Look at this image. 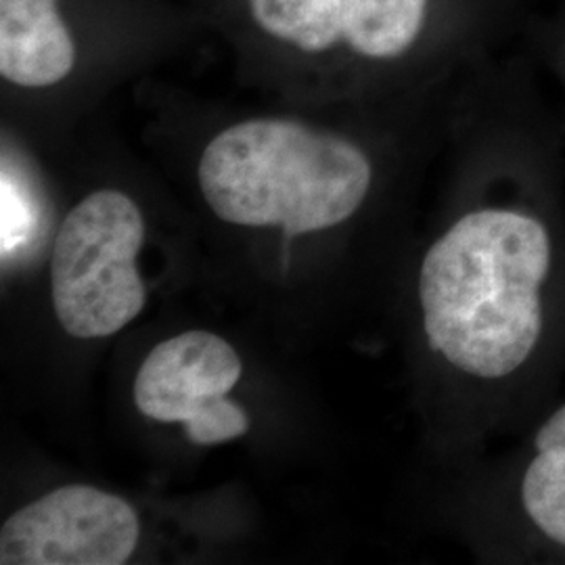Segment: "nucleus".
<instances>
[{
  "instance_id": "obj_1",
  "label": "nucleus",
  "mask_w": 565,
  "mask_h": 565,
  "mask_svg": "<svg viewBox=\"0 0 565 565\" xmlns=\"http://www.w3.org/2000/svg\"><path fill=\"white\" fill-rule=\"evenodd\" d=\"M524 46L486 65L461 198L415 275L425 359L467 445L515 438L565 377V126Z\"/></svg>"
},
{
  "instance_id": "obj_2",
  "label": "nucleus",
  "mask_w": 565,
  "mask_h": 565,
  "mask_svg": "<svg viewBox=\"0 0 565 565\" xmlns=\"http://www.w3.org/2000/svg\"><path fill=\"white\" fill-rule=\"evenodd\" d=\"M198 179L210 210L228 224L306 235L363 212L377 166L359 142L294 120H247L203 151Z\"/></svg>"
},
{
  "instance_id": "obj_3",
  "label": "nucleus",
  "mask_w": 565,
  "mask_h": 565,
  "mask_svg": "<svg viewBox=\"0 0 565 565\" xmlns=\"http://www.w3.org/2000/svg\"><path fill=\"white\" fill-rule=\"evenodd\" d=\"M142 243L141 210L120 191H95L70 210L51 260L53 308L67 335L102 340L141 315L147 303L137 268Z\"/></svg>"
},
{
  "instance_id": "obj_4",
  "label": "nucleus",
  "mask_w": 565,
  "mask_h": 565,
  "mask_svg": "<svg viewBox=\"0 0 565 565\" xmlns=\"http://www.w3.org/2000/svg\"><path fill=\"white\" fill-rule=\"evenodd\" d=\"M473 494V539L490 562L565 565V401L511 438Z\"/></svg>"
},
{
  "instance_id": "obj_5",
  "label": "nucleus",
  "mask_w": 565,
  "mask_h": 565,
  "mask_svg": "<svg viewBox=\"0 0 565 565\" xmlns=\"http://www.w3.org/2000/svg\"><path fill=\"white\" fill-rule=\"evenodd\" d=\"M237 350L210 331H186L158 343L135 380V404L147 419L182 424L193 445L231 443L249 419L226 396L242 380Z\"/></svg>"
},
{
  "instance_id": "obj_6",
  "label": "nucleus",
  "mask_w": 565,
  "mask_h": 565,
  "mask_svg": "<svg viewBox=\"0 0 565 565\" xmlns=\"http://www.w3.org/2000/svg\"><path fill=\"white\" fill-rule=\"evenodd\" d=\"M135 507L95 486H61L0 527L2 565H121L137 551Z\"/></svg>"
},
{
  "instance_id": "obj_7",
  "label": "nucleus",
  "mask_w": 565,
  "mask_h": 565,
  "mask_svg": "<svg viewBox=\"0 0 565 565\" xmlns=\"http://www.w3.org/2000/svg\"><path fill=\"white\" fill-rule=\"evenodd\" d=\"M270 36L306 53L343 42L373 63H403L427 41L438 0H249Z\"/></svg>"
},
{
  "instance_id": "obj_8",
  "label": "nucleus",
  "mask_w": 565,
  "mask_h": 565,
  "mask_svg": "<svg viewBox=\"0 0 565 565\" xmlns=\"http://www.w3.org/2000/svg\"><path fill=\"white\" fill-rule=\"evenodd\" d=\"M76 46L57 13V0H0V74L18 86L63 81Z\"/></svg>"
},
{
  "instance_id": "obj_9",
  "label": "nucleus",
  "mask_w": 565,
  "mask_h": 565,
  "mask_svg": "<svg viewBox=\"0 0 565 565\" xmlns=\"http://www.w3.org/2000/svg\"><path fill=\"white\" fill-rule=\"evenodd\" d=\"M520 42L536 65L559 84L565 95V0H553L546 9H534L525 21Z\"/></svg>"
}]
</instances>
